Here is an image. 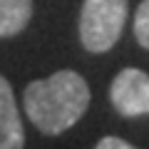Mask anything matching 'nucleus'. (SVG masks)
Masks as SVG:
<instances>
[{"mask_svg":"<svg viewBox=\"0 0 149 149\" xmlns=\"http://www.w3.org/2000/svg\"><path fill=\"white\" fill-rule=\"evenodd\" d=\"M127 20V0H85L80 13V40L100 55L117 45Z\"/></svg>","mask_w":149,"mask_h":149,"instance_id":"obj_2","label":"nucleus"},{"mask_svg":"<svg viewBox=\"0 0 149 149\" xmlns=\"http://www.w3.org/2000/svg\"><path fill=\"white\" fill-rule=\"evenodd\" d=\"M32 0H0V37H13L27 27Z\"/></svg>","mask_w":149,"mask_h":149,"instance_id":"obj_5","label":"nucleus"},{"mask_svg":"<svg viewBox=\"0 0 149 149\" xmlns=\"http://www.w3.org/2000/svg\"><path fill=\"white\" fill-rule=\"evenodd\" d=\"M97 149H132V144L119 137H102L97 142Z\"/></svg>","mask_w":149,"mask_h":149,"instance_id":"obj_7","label":"nucleus"},{"mask_svg":"<svg viewBox=\"0 0 149 149\" xmlns=\"http://www.w3.org/2000/svg\"><path fill=\"white\" fill-rule=\"evenodd\" d=\"M134 35H137L139 45L149 50V0H142V5L134 13Z\"/></svg>","mask_w":149,"mask_h":149,"instance_id":"obj_6","label":"nucleus"},{"mask_svg":"<svg viewBox=\"0 0 149 149\" xmlns=\"http://www.w3.org/2000/svg\"><path fill=\"white\" fill-rule=\"evenodd\" d=\"M109 100L122 117L149 114V74L137 67H127L112 80Z\"/></svg>","mask_w":149,"mask_h":149,"instance_id":"obj_3","label":"nucleus"},{"mask_svg":"<svg viewBox=\"0 0 149 149\" xmlns=\"http://www.w3.org/2000/svg\"><path fill=\"white\" fill-rule=\"evenodd\" d=\"M22 144H25V132L15 107L13 87L0 74V149H20Z\"/></svg>","mask_w":149,"mask_h":149,"instance_id":"obj_4","label":"nucleus"},{"mask_svg":"<svg viewBox=\"0 0 149 149\" xmlns=\"http://www.w3.org/2000/svg\"><path fill=\"white\" fill-rule=\"evenodd\" d=\"M22 104L30 122L42 134H62L90 107V87L72 70H60L25 87Z\"/></svg>","mask_w":149,"mask_h":149,"instance_id":"obj_1","label":"nucleus"}]
</instances>
